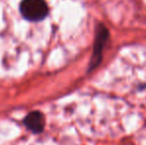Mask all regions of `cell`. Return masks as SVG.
I'll use <instances>...</instances> for the list:
<instances>
[{"label": "cell", "instance_id": "obj_3", "mask_svg": "<svg viewBox=\"0 0 146 145\" xmlns=\"http://www.w3.org/2000/svg\"><path fill=\"white\" fill-rule=\"evenodd\" d=\"M24 123L34 133H40L45 127V117L41 112L33 111L25 117Z\"/></svg>", "mask_w": 146, "mask_h": 145}, {"label": "cell", "instance_id": "obj_2", "mask_svg": "<svg viewBox=\"0 0 146 145\" xmlns=\"http://www.w3.org/2000/svg\"><path fill=\"white\" fill-rule=\"evenodd\" d=\"M108 38V30L104 26H100L98 29V33H96V41H94V52H92V56L90 63V71L96 68L98 66V64L102 62V52H104V45H106Z\"/></svg>", "mask_w": 146, "mask_h": 145}, {"label": "cell", "instance_id": "obj_1", "mask_svg": "<svg viewBox=\"0 0 146 145\" xmlns=\"http://www.w3.org/2000/svg\"><path fill=\"white\" fill-rule=\"evenodd\" d=\"M23 17L29 21H40L48 14V6L44 0H23L20 5Z\"/></svg>", "mask_w": 146, "mask_h": 145}]
</instances>
